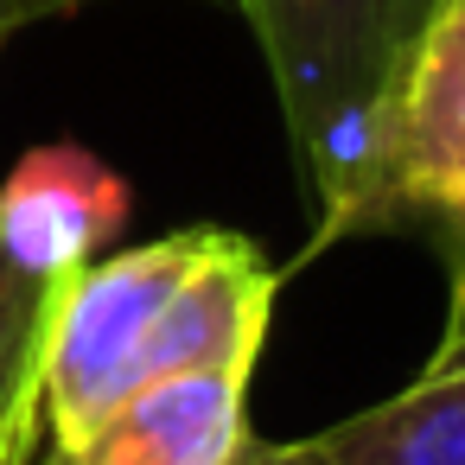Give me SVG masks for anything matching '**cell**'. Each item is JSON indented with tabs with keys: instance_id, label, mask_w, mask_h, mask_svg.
I'll return each instance as SVG.
<instances>
[{
	"instance_id": "6da1fadb",
	"label": "cell",
	"mask_w": 465,
	"mask_h": 465,
	"mask_svg": "<svg viewBox=\"0 0 465 465\" xmlns=\"http://www.w3.org/2000/svg\"><path fill=\"white\" fill-rule=\"evenodd\" d=\"M230 7L249 20L268 58L300 185L319 217L312 249H325L351 236L376 147V109L433 0H230Z\"/></svg>"
},
{
	"instance_id": "7a4b0ae2",
	"label": "cell",
	"mask_w": 465,
	"mask_h": 465,
	"mask_svg": "<svg viewBox=\"0 0 465 465\" xmlns=\"http://www.w3.org/2000/svg\"><path fill=\"white\" fill-rule=\"evenodd\" d=\"M414 223L452 274V325L465 312V0H433L420 33L401 52V71L376 109V147L357 230Z\"/></svg>"
},
{
	"instance_id": "3957f363",
	"label": "cell",
	"mask_w": 465,
	"mask_h": 465,
	"mask_svg": "<svg viewBox=\"0 0 465 465\" xmlns=\"http://www.w3.org/2000/svg\"><path fill=\"white\" fill-rule=\"evenodd\" d=\"M198 255V230L96 255L58 293L45 338V433L52 452L84 446L134 389L153 382V338L179 274Z\"/></svg>"
},
{
	"instance_id": "277c9868",
	"label": "cell",
	"mask_w": 465,
	"mask_h": 465,
	"mask_svg": "<svg viewBox=\"0 0 465 465\" xmlns=\"http://www.w3.org/2000/svg\"><path fill=\"white\" fill-rule=\"evenodd\" d=\"M128 223V185L84 147H33L0 185V249L26 274L71 281Z\"/></svg>"
},
{
	"instance_id": "5b68a950",
	"label": "cell",
	"mask_w": 465,
	"mask_h": 465,
	"mask_svg": "<svg viewBox=\"0 0 465 465\" xmlns=\"http://www.w3.org/2000/svg\"><path fill=\"white\" fill-rule=\"evenodd\" d=\"M274 287H281V274L268 268V255L249 236L198 230V255H192V268L179 274V287L160 312L153 376H179V370L255 376L268 312H274Z\"/></svg>"
},
{
	"instance_id": "8992f818",
	"label": "cell",
	"mask_w": 465,
	"mask_h": 465,
	"mask_svg": "<svg viewBox=\"0 0 465 465\" xmlns=\"http://www.w3.org/2000/svg\"><path fill=\"white\" fill-rule=\"evenodd\" d=\"M249 452V376L179 370L134 389L84 446L58 465H242Z\"/></svg>"
},
{
	"instance_id": "52a82bcc",
	"label": "cell",
	"mask_w": 465,
	"mask_h": 465,
	"mask_svg": "<svg viewBox=\"0 0 465 465\" xmlns=\"http://www.w3.org/2000/svg\"><path fill=\"white\" fill-rule=\"evenodd\" d=\"M325 465H465V344H446L401 395L306 433Z\"/></svg>"
},
{
	"instance_id": "ba28073f",
	"label": "cell",
	"mask_w": 465,
	"mask_h": 465,
	"mask_svg": "<svg viewBox=\"0 0 465 465\" xmlns=\"http://www.w3.org/2000/svg\"><path fill=\"white\" fill-rule=\"evenodd\" d=\"M64 281L26 274L0 249V420L45 401V338L58 312Z\"/></svg>"
},
{
	"instance_id": "9c48e42d",
	"label": "cell",
	"mask_w": 465,
	"mask_h": 465,
	"mask_svg": "<svg viewBox=\"0 0 465 465\" xmlns=\"http://www.w3.org/2000/svg\"><path fill=\"white\" fill-rule=\"evenodd\" d=\"M39 440H45V401H33V408L0 420V465H33Z\"/></svg>"
},
{
	"instance_id": "30bf717a",
	"label": "cell",
	"mask_w": 465,
	"mask_h": 465,
	"mask_svg": "<svg viewBox=\"0 0 465 465\" xmlns=\"http://www.w3.org/2000/svg\"><path fill=\"white\" fill-rule=\"evenodd\" d=\"M84 7H103V0H0V45L26 26H39V20H64V14H84Z\"/></svg>"
}]
</instances>
